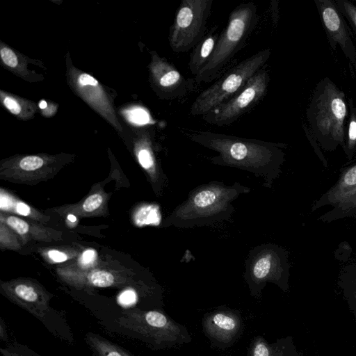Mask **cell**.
<instances>
[{
    "mask_svg": "<svg viewBox=\"0 0 356 356\" xmlns=\"http://www.w3.org/2000/svg\"><path fill=\"white\" fill-rule=\"evenodd\" d=\"M183 135L194 143L217 153L209 161L221 166L245 170L272 188L282 172L285 161V144L224 134L181 128Z\"/></svg>",
    "mask_w": 356,
    "mask_h": 356,
    "instance_id": "obj_1",
    "label": "cell"
},
{
    "mask_svg": "<svg viewBox=\"0 0 356 356\" xmlns=\"http://www.w3.org/2000/svg\"><path fill=\"white\" fill-rule=\"evenodd\" d=\"M250 190L238 181L227 185L214 180L201 184L172 210L163 226L188 229L228 220L235 211L233 202Z\"/></svg>",
    "mask_w": 356,
    "mask_h": 356,
    "instance_id": "obj_2",
    "label": "cell"
},
{
    "mask_svg": "<svg viewBox=\"0 0 356 356\" xmlns=\"http://www.w3.org/2000/svg\"><path fill=\"white\" fill-rule=\"evenodd\" d=\"M306 118L308 130L324 151L344 147L348 104L346 94L329 77L316 84Z\"/></svg>",
    "mask_w": 356,
    "mask_h": 356,
    "instance_id": "obj_3",
    "label": "cell"
},
{
    "mask_svg": "<svg viewBox=\"0 0 356 356\" xmlns=\"http://www.w3.org/2000/svg\"><path fill=\"white\" fill-rule=\"evenodd\" d=\"M258 22L257 8L253 1L243 3L232 10L207 65L195 76L197 84L216 79L243 47Z\"/></svg>",
    "mask_w": 356,
    "mask_h": 356,
    "instance_id": "obj_4",
    "label": "cell"
},
{
    "mask_svg": "<svg viewBox=\"0 0 356 356\" xmlns=\"http://www.w3.org/2000/svg\"><path fill=\"white\" fill-rule=\"evenodd\" d=\"M270 54V49H262L229 70L197 95L190 107L189 113L193 116H202L229 100L266 65Z\"/></svg>",
    "mask_w": 356,
    "mask_h": 356,
    "instance_id": "obj_5",
    "label": "cell"
},
{
    "mask_svg": "<svg viewBox=\"0 0 356 356\" xmlns=\"http://www.w3.org/2000/svg\"><path fill=\"white\" fill-rule=\"evenodd\" d=\"M245 266L244 276L251 289H260L270 282L288 290L291 264L284 247L273 243L257 245L250 250Z\"/></svg>",
    "mask_w": 356,
    "mask_h": 356,
    "instance_id": "obj_6",
    "label": "cell"
},
{
    "mask_svg": "<svg viewBox=\"0 0 356 356\" xmlns=\"http://www.w3.org/2000/svg\"><path fill=\"white\" fill-rule=\"evenodd\" d=\"M213 0H183L169 33V44L175 53L188 51L204 38Z\"/></svg>",
    "mask_w": 356,
    "mask_h": 356,
    "instance_id": "obj_7",
    "label": "cell"
},
{
    "mask_svg": "<svg viewBox=\"0 0 356 356\" xmlns=\"http://www.w3.org/2000/svg\"><path fill=\"white\" fill-rule=\"evenodd\" d=\"M270 81L264 67L252 76L245 86L225 103L202 115L208 124L219 127L234 123L250 111L266 95Z\"/></svg>",
    "mask_w": 356,
    "mask_h": 356,
    "instance_id": "obj_8",
    "label": "cell"
},
{
    "mask_svg": "<svg viewBox=\"0 0 356 356\" xmlns=\"http://www.w3.org/2000/svg\"><path fill=\"white\" fill-rule=\"evenodd\" d=\"M325 206L331 209L321 215L317 220L330 223L356 218V163L341 169L337 181L314 202L311 211Z\"/></svg>",
    "mask_w": 356,
    "mask_h": 356,
    "instance_id": "obj_9",
    "label": "cell"
},
{
    "mask_svg": "<svg viewBox=\"0 0 356 356\" xmlns=\"http://www.w3.org/2000/svg\"><path fill=\"white\" fill-rule=\"evenodd\" d=\"M322 25L333 51L339 47L348 60L352 73L356 74V47L350 29L334 0H314Z\"/></svg>",
    "mask_w": 356,
    "mask_h": 356,
    "instance_id": "obj_10",
    "label": "cell"
},
{
    "mask_svg": "<svg viewBox=\"0 0 356 356\" xmlns=\"http://www.w3.org/2000/svg\"><path fill=\"white\" fill-rule=\"evenodd\" d=\"M117 321L122 327L155 341L166 339L170 329L168 318L157 311L128 309Z\"/></svg>",
    "mask_w": 356,
    "mask_h": 356,
    "instance_id": "obj_11",
    "label": "cell"
},
{
    "mask_svg": "<svg viewBox=\"0 0 356 356\" xmlns=\"http://www.w3.org/2000/svg\"><path fill=\"white\" fill-rule=\"evenodd\" d=\"M152 67L154 83L163 99L173 100L188 94L190 83L173 64L155 56Z\"/></svg>",
    "mask_w": 356,
    "mask_h": 356,
    "instance_id": "obj_12",
    "label": "cell"
},
{
    "mask_svg": "<svg viewBox=\"0 0 356 356\" xmlns=\"http://www.w3.org/2000/svg\"><path fill=\"white\" fill-rule=\"evenodd\" d=\"M8 293L11 300L40 320L49 312L48 298L34 286L17 284Z\"/></svg>",
    "mask_w": 356,
    "mask_h": 356,
    "instance_id": "obj_13",
    "label": "cell"
},
{
    "mask_svg": "<svg viewBox=\"0 0 356 356\" xmlns=\"http://www.w3.org/2000/svg\"><path fill=\"white\" fill-rule=\"evenodd\" d=\"M218 38L219 35L215 33V29H212L211 32L204 35L194 47L190 55L188 69L195 76L199 74L209 60Z\"/></svg>",
    "mask_w": 356,
    "mask_h": 356,
    "instance_id": "obj_14",
    "label": "cell"
},
{
    "mask_svg": "<svg viewBox=\"0 0 356 356\" xmlns=\"http://www.w3.org/2000/svg\"><path fill=\"white\" fill-rule=\"evenodd\" d=\"M338 285L356 319V262L341 267L338 277Z\"/></svg>",
    "mask_w": 356,
    "mask_h": 356,
    "instance_id": "obj_15",
    "label": "cell"
},
{
    "mask_svg": "<svg viewBox=\"0 0 356 356\" xmlns=\"http://www.w3.org/2000/svg\"><path fill=\"white\" fill-rule=\"evenodd\" d=\"M348 118L346 128L345 144L343 150L348 163L356 159V106L353 99L348 101Z\"/></svg>",
    "mask_w": 356,
    "mask_h": 356,
    "instance_id": "obj_16",
    "label": "cell"
},
{
    "mask_svg": "<svg viewBox=\"0 0 356 356\" xmlns=\"http://www.w3.org/2000/svg\"><path fill=\"white\" fill-rule=\"evenodd\" d=\"M86 341L97 356H131L118 346L97 335L88 334Z\"/></svg>",
    "mask_w": 356,
    "mask_h": 356,
    "instance_id": "obj_17",
    "label": "cell"
},
{
    "mask_svg": "<svg viewBox=\"0 0 356 356\" xmlns=\"http://www.w3.org/2000/svg\"><path fill=\"white\" fill-rule=\"evenodd\" d=\"M209 323L210 331L222 337L235 333L238 325L235 317L224 313L213 314Z\"/></svg>",
    "mask_w": 356,
    "mask_h": 356,
    "instance_id": "obj_18",
    "label": "cell"
},
{
    "mask_svg": "<svg viewBox=\"0 0 356 356\" xmlns=\"http://www.w3.org/2000/svg\"><path fill=\"white\" fill-rule=\"evenodd\" d=\"M161 219L159 208L154 204L146 205L140 208L134 216V222L138 226L145 225H159Z\"/></svg>",
    "mask_w": 356,
    "mask_h": 356,
    "instance_id": "obj_19",
    "label": "cell"
},
{
    "mask_svg": "<svg viewBox=\"0 0 356 356\" xmlns=\"http://www.w3.org/2000/svg\"><path fill=\"white\" fill-rule=\"evenodd\" d=\"M334 1L356 35V5L348 0H334Z\"/></svg>",
    "mask_w": 356,
    "mask_h": 356,
    "instance_id": "obj_20",
    "label": "cell"
},
{
    "mask_svg": "<svg viewBox=\"0 0 356 356\" xmlns=\"http://www.w3.org/2000/svg\"><path fill=\"white\" fill-rule=\"evenodd\" d=\"M88 282L93 286L105 288L115 283V277L112 273L106 270H95L88 274Z\"/></svg>",
    "mask_w": 356,
    "mask_h": 356,
    "instance_id": "obj_21",
    "label": "cell"
},
{
    "mask_svg": "<svg viewBox=\"0 0 356 356\" xmlns=\"http://www.w3.org/2000/svg\"><path fill=\"white\" fill-rule=\"evenodd\" d=\"M138 159L140 165L145 170L154 172L156 162L152 152L147 148L141 149L138 153Z\"/></svg>",
    "mask_w": 356,
    "mask_h": 356,
    "instance_id": "obj_22",
    "label": "cell"
},
{
    "mask_svg": "<svg viewBox=\"0 0 356 356\" xmlns=\"http://www.w3.org/2000/svg\"><path fill=\"white\" fill-rule=\"evenodd\" d=\"M44 161L36 156H29L20 161L19 166L22 170L31 171L37 170L42 166Z\"/></svg>",
    "mask_w": 356,
    "mask_h": 356,
    "instance_id": "obj_23",
    "label": "cell"
},
{
    "mask_svg": "<svg viewBox=\"0 0 356 356\" xmlns=\"http://www.w3.org/2000/svg\"><path fill=\"white\" fill-rule=\"evenodd\" d=\"M8 225L19 234L28 232L29 226L24 220L15 216H10L7 218Z\"/></svg>",
    "mask_w": 356,
    "mask_h": 356,
    "instance_id": "obj_24",
    "label": "cell"
},
{
    "mask_svg": "<svg viewBox=\"0 0 356 356\" xmlns=\"http://www.w3.org/2000/svg\"><path fill=\"white\" fill-rule=\"evenodd\" d=\"M102 197L100 194L95 193L91 195L85 200L83 204V208L86 211L90 212L95 211L102 203Z\"/></svg>",
    "mask_w": 356,
    "mask_h": 356,
    "instance_id": "obj_25",
    "label": "cell"
},
{
    "mask_svg": "<svg viewBox=\"0 0 356 356\" xmlns=\"http://www.w3.org/2000/svg\"><path fill=\"white\" fill-rule=\"evenodd\" d=\"M351 252L352 249L350 245L346 241H343L339 244L334 252L335 259L341 262H346L350 257Z\"/></svg>",
    "mask_w": 356,
    "mask_h": 356,
    "instance_id": "obj_26",
    "label": "cell"
},
{
    "mask_svg": "<svg viewBox=\"0 0 356 356\" xmlns=\"http://www.w3.org/2000/svg\"><path fill=\"white\" fill-rule=\"evenodd\" d=\"M1 57L3 63L11 67H15L17 65L18 60L16 54L13 50L8 47H3L0 51Z\"/></svg>",
    "mask_w": 356,
    "mask_h": 356,
    "instance_id": "obj_27",
    "label": "cell"
},
{
    "mask_svg": "<svg viewBox=\"0 0 356 356\" xmlns=\"http://www.w3.org/2000/svg\"><path fill=\"white\" fill-rule=\"evenodd\" d=\"M129 118L131 121L136 124H143L149 120L148 114L140 108L132 110L129 112Z\"/></svg>",
    "mask_w": 356,
    "mask_h": 356,
    "instance_id": "obj_28",
    "label": "cell"
},
{
    "mask_svg": "<svg viewBox=\"0 0 356 356\" xmlns=\"http://www.w3.org/2000/svg\"><path fill=\"white\" fill-rule=\"evenodd\" d=\"M305 131V134L311 143L312 146L313 147L315 153L318 156V159L321 160V161L323 163L325 168L328 167V163L327 160L325 159L324 155L323 154L322 152L321 151L320 147L316 140L314 138L309 131L308 130L307 127L304 128Z\"/></svg>",
    "mask_w": 356,
    "mask_h": 356,
    "instance_id": "obj_29",
    "label": "cell"
},
{
    "mask_svg": "<svg viewBox=\"0 0 356 356\" xmlns=\"http://www.w3.org/2000/svg\"><path fill=\"white\" fill-rule=\"evenodd\" d=\"M3 104L13 114L17 115L21 111L19 104L13 98L6 97L3 99Z\"/></svg>",
    "mask_w": 356,
    "mask_h": 356,
    "instance_id": "obj_30",
    "label": "cell"
},
{
    "mask_svg": "<svg viewBox=\"0 0 356 356\" xmlns=\"http://www.w3.org/2000/svg\"><path fill=\"white\" fill-rule=\"evenodd\" d=\"M253 356H270L268 347L263 342H258L254 348Z\"/></svg>",
    "mask_w": 356,
    "mask_h": 356,
    "instance_id": "obj_31",
    "label": "cell"
},
{
    "mask_svg": "<svg viewBox=\"0 0 356 356\" xmlns=\"http://www.w3.org/2000/svg\"><path fill=\"white\" fill-rule=\"evenodd\" d=\"M96 257V252L94 250H85L81 258L80 261L83 265H88L91 264Z\"/></svg>",
    "mask_w": 356,
    "mask_h": 356,
    "instance_id": "obj_32",
    "label": "cell"
},
{
    "mask_svg": "<svg viewBox=\"0 0 356 356\" xmlns=\"http://www.w3.org/2000/svg\"><path fill=\"white\" fill-rule=\"evenodd\" d=\"M79 82L81 86H96L98 85L97 81L92 76L88 74H81L79 77Z\"/></svg>",
    "mask_w": 356,
    "mask_h": 356,
    "instance_id": "obj_33",
    "label": "cell"
},
{
    "mask_svg": "<svg viewBox=\"0 0 356 356\" xmlns=\"http://www.w3.org/2000/svg\"><path fill=\"white\" fill-rule=\"evenodd\" d=\"M48 255L55 262H63L67 259V257L65 253L56 250L49 251Z\"/></svg>",
    "mask_w": 356,
    "mask_h": 356,
    "instance_id": "obj_34",
    "label": "cell"
},
{
    "mask_svg": "<svg viewBox=\"0 0 356 356\" xmlns=\"http://www.w3.org/2000/svg\"><path fill=\"white\" fill-rule=\"evenodd\" d=\"M16 210L20 215L28 216L31 212L30 207L24 202H18L16 206Z\"/></svg>",
    "mask_w": 356,
    "mask_h": 356,
    "instance_id": "obj_35",
    "label": "cell"
},
{
    "mask_svg": "<svg viewBox=\"0 0 356 356\" xmlns=\"http://www.w3.org/2000/svg\"><path fill=\"white\" fill-rule=\"evenodd\" d=\"M271 11H272V20L273 22V24L276 26L279 21V18H280L277 4H276V5L271 4Z\"/></svg>",
    "mask_w": 356,
    "mask_h": 356,
    "instance_id": "obj_36",
    "label": "cell"
},
{
    "mask_svg": "<svg viewBox=\"0 0 356 356\" xmlns=\"http://www.w3.org/2000/svg\"><path fill=\"white\" fill-rule=\"evenodd\" d=\"M6 336V332L5 329L4 322L2 318H1L0 323V337L1 339H4Z\"/></svg>",
    "mask_w": 356,
    "mask_h": 356,
    "instance_id": "obj_37",
    "label": "cell"
},
{
    "mask_svg": "<svg viewBox=\"0 0 356 356\" xmlns=\"http://www.w3.org/2000/svg\"><path fill=\"white\" fill-rule=\"evenodd\" d=\"M1 353L3 356H21V355H19L18 354H16V353H10V352H8L6 350L3 349V348L1 349Z\"/></svg>",
    "mask_w": 356,
    "mask_h": 356,
    "instance_id": "obj_38",
    "label": "cell"
},
{
    "mask_svg": "<svg viewBox=\"0 0 356 356\" xmlns=\"http://www.w3.org/2000/svg\"><path fill=\"white\" fill-rule=\"evenodd\" d=\"M67 218L71 222H75L76 220V217L72 214H69Z\"/></svg>",
    "mask_w": 356,
    "mask_h": 356,
    "instance_id": "obj_39",
    "label": "cell"
},
{
    "mask_svg": "<svg viewBox=\"0 0 356 356\" xmlns=\"http://www.w3.org/2000/svg\"><path fill=\"white\" fill-rule=\"evenodd\" d=\"M39 106L41 108H44L47 106V102L44 100H42L39 104Z\"/></svg>",
    "mask_w": 356,
    "mask_h": 356,
    "instance_id": "obj_40",
    "label": "cell"
},
{
    "mask_svg": "<svg viewBox=\"0 0 356 356\" xmlns=\"http://www.w3.org/2000/svg\"><path fill=\"white\" fill-rule=\"evenodd\" d=\"M353 2H355V3H356V0L353 1Z\"/></svg>",
    "mask_w": 356,
    "mask_h": 356,
    "instance_id": "obj_41",
    "label": "cell"
}]
</instances>
